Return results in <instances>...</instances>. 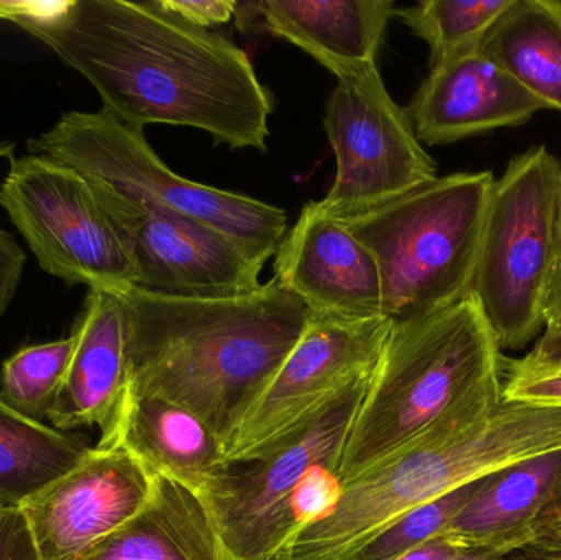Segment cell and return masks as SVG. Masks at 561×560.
I'll use <instances>...</instances> for the list:
<instances>
[{"label":"cell","mask_w":561,"mask_h":560,"mask_svg":"<svg viewBox=\"0 0 561 560\" xmlns=\"http://www.w3.org/2000/svg\"><path fill=\"white\" fill-rule=\"evenodd\" d=\"M0 19L45 43L127 124L184 125L232 150H268L275 101L247 53L157 0L0 2Z\"/></svg>","instance_id":"cell-1"},{"label":"cell","mask_w":561,"mask_h":560,"mask_svg":"<svg viewBox=\"0 0 561 560\" xmlns=\"http://www.w3.org/2000/svg\"><path fill=\"white\" fill-rule=\"evenodd\" d=\"M121 293L130 390L190 411L224 449L312 316L275 276L233 298H170L131 285Z\"/></svg>","instance_id":"cell-2"},{"label":"cell","mask_w":561,"mask_h":560,"mask_svg":"<svg viewBox=\"0 0 561 560\" xmlns=\"http://www.w3.org/2000/svg\"><path fill=\"white\" fill-rule=\"evenodd\" d=\"M506 357L473 296L392 324L346 439L342 483L404 453L432 431L503 401Z\"/></svg>","instance_id":"cell-3"},{"label":"cell","mask_w":561,"mask_h":560,"mask_svg":"<svg viewBox=\"0 0 561 560\" xmlns=\"http://www.w3.org/2000/svg\"><path fill=\"white\" fill-rule=\"evenodd\" d=\"M561 450V407L506 401L432 431L343 483L333 512L273 560H348L405 513L523 460Z\"/></svg>","instance_id":"cell-4"},{"label":"cell","mask_w":561,"mask_h":560,"mask_svg":"<svg viewBox=\"0 0 561 560\" xmlns=\"http://www.w3.org/2000/svg\"><path fill=\"white\" fill-rule=\"evenodd\" d=\"M491 171L437 176L339 219L378 263L382 316L392 324L434 315L470 295Z\"/></svg>","instance_id":"cell-5"},{"label":"cell","mask_w":561,"mask_h":560,"mask_svg":"<svg viewBox=\"0 0 561 560\" xmlns=\"http://www.w3.org/2000/svg\"><path fill=\"white\" fill-rule=\"evenodd\" d=\"M32 155L81 171L134 206L204 224L266 263L287 233L286 213L243 194L184 180L145 138V128L105 111L66 112L49 130L26 141Z\"/></svg>","instance_id":"cell-6"},{"label":"cell","mask_w":561,"mask_h":560,"mask_svg":"<svg viewBox=\"0 0 561 560\" xmlns=\"http://www.w3.org/2000/svg\"><path fill=\"white\" fill-rule=\"evenodd\" d=\"M561 161L543 145L517 155L494 181L470 295L501 351L543 334V309L559 268Z\"/></svg>","instance_id":"cell-7"},{"label":"cell","mask_w":561,"mask_h":560,"mask_svg":"<svg viewBox=\"0 0 561 560\" xmlns=\"http://www.w3.org/2000/svg\"><path fill=\"white\" fill-rule=\"evenodd\" d=\"M0 206L39 268L66 286L135 285L127 245L81 171L42 155L12 158L0 183Z\"/></svg>","instance_id":"cell-8"},{"label":"cell","mask_w":561,"mask_h":560,"mask_svg":"<svg viewBox=\"0 0 561 560\" xmlns=\"http://www.w3.org/2000/svg\"><path fill=\"white\" fill-rule=\"evenodd\" d=\"M392 322L312 315L268 387L226 446L229 466L255 462L296 439L340 395L369 380Z\"/></svg>","instance_id":"cell-9"},{"label":"cell","mask_w":561,"mask_h":560,"mask_svg":"<svg viewBox=\"0 0 561 560\" xmlns=\"http://www.w3.org/2000/svg\"><path fill=\"white\" fill-rule=\"evenodd\" d=\"M371 380V378H369ZM369 380L340 395L296 439L272 456L230 469L203 496L236 560H273L296 536L294 493L317 467L340 470Z\"/></svg>","instance_id":"cell-10"},{"label":"cell","mask_w":561,"mask_h":560,"mask_svg":"<svg viewBox=\"0 0 561 560\" xmlns=\"http://www.w3.org/2000/svg\"><path fill=\"white\" fill-rule=\"evenodd\" d=\"M323 127L336 157L335 181L319 201L330 216L368 209L437 178L408 108L389 95L376 66L339 81Z\"/></svg>","instance_id":"cell-11"},{"label":"cell","mask_w":561,"mask_h":560,"mask_svg":"<svg viewBox=\"0 0 561 560\" xmlns=\"http://www.w3.org/2000/svg\"><path fill=\"white\" fill-rule=\"evenodd\" d=\"M91 181L127 245L137 288L170 298L220 299L262 285L265 263L229 237L186 217L134 206Z\"/></svg>","instance_id":"cell-12"},{"label":"cell","mask_w":561,"mask_h":560,"mask_svg":"<svg viewBox=\"0 0 561 560\" xmlns=\"http://www.w3.org/2000/svg\"><path fill=\"white\" fill-rule=\"evenodd\" d=\"M157 477L124 447H92L22 506L42 560H82L153 499Z\"/></svg>","instance_id":"cell-13"},{"label":"cell","mask_w":561,"mask_h":560,"mask_svg":"<svg viewBox=\"0 0 561 560\" xmlns=\"http://www.w3.org/2000/svg\"><path fill=\"white\" fill-rule=\"evenodd\" d=\"M273 268L280 285L312 315L385 318L375 256L320 203L302 207L276 252Z\"/></svg>","instance_id":"cell-14"},{"label":"cell","mask_w":561,"mask_h":560,"mask_svg":"<svg viewBox=\"0 0 561 560\" xmlns=\"http://www.w3.org/2000/svg\"><path fill=\"white\" fill-rule=\"evenodd\" d=\"M542 108L474 45L432 65L408 112L419 141L435 147L519 127Z\"/></svg>","instance_id":"cell-15"},{"label":"cell","mask_w":561,"mask_h":560,"mask_svg":"<svg viewBox=\"0 0 561 560\" xmlns=\"http://www.w3.org/2000/svg\"><path fill=\"white\" fill-rule=\"evenodd\" d=\"M71 335L75 357L48 420L68 433L99 427L98 447H108L130 391V335L121 288H89Z\"/></svg>","instance_id":"cell-16"},{"label":"cell","mask_w":561,"mask_h":560,"mask_svg":"<svg viewBox=\"0 0 561 560\" xmlns=\"http://www.w3.org/2000/svg\"><path fill=\"white\" fill-rule=\"evenodd\" d=\"M391 0H253L237 5L243 32H263L309 53L339 81L376 66Z\"/></svg>","instance_id":"cell-17"},{"label":"cell","mask_w":561,"mask_h":560,"mask_svg":"<svg viewBox=\"0 0 561 560\" xmlns=\"http://www.w3.org/2000/svg\"><path fill=\"white\" fill-rule=\"evenodd\" d=\"M112 446L124 447L153 476L181 483L201 499L230 469L224 444L199 418L131 390Z\"/></svg>","instance_id":"cell-18"},{"label":"cell","mask_w":561,"mask_h":560,"mask_svg":"<svg viewBox=\"0 0 561 560\" xmlns=\"http://www.w3.org/2000/svg\"><path fill=\"white\" fill-rule=\"evenodd\" d=\"M154 477L144 512L82 560H236L206 502L181 483Z\"/></svg>","instance_id":"cell-19"},{"label":"cell","mask_w":561,"mask_h":560,"mask_svg":"<svg viewBox=\"0 0 561 560\" xmlns=\"http://www.w3.org/2000/svg\"><path fill=\"white\" fill-rule=\"evenodd\" d=\"M561 503V450L523 460L488 477L444 535L461 548H486L542 523Z\"/></svg>","instance_id":"cell-20"},{"label":"cell","mask_w":561,"mask_h":560,"mask_svg":"<svg viewBox=\"0 0 561 560\" xmlns=\"http://www.w3.org/2000/svg\"><path fill=\"white\" fill-rule=\"evenodd\" d=\"M480 46L543 108L561 111L560 0H511Z\"/></svg>","instance_id":"cell-21"},{"label":"cell","mask_w":561,"mask_h":560,"mask_svg":"<svg viewBox=\"0 0 561 560\" xmlns=\"http://www.w3.org/2000/svg\"><path fill=\"white\" fill-rule=\"evenodd\" d=\"M91 450L82 437L30 420L0 398V506L22 508Z\"/></svg>","instance_id":"cell-22"},{"label":"cell","mask_w":561,"mask_h":560,"mask_svg":"<svg viewBox=\"0 0 561 560\" xmlns=\"http://www.w3.org/2000/svg\"><path fill=\"white\" fill-rule=\"evenodd\" d=\"M75 338L28 345L0 370V398L30 420H48L75 357Z\"/></svg>","instance_id":"cell-23"},{"label":"cell","mask_w":561,"mask_h":560,"mask_svg":"<svg viewBox=\"0 0 561 560\" xmlns=\"http://www.w3.org/2000/svg\"><path fill=\"white\" fill-rule=\"evenodd\" d=\"M511 0H424L396 10V16L431 48V66L480 45Z\"/></svg>","instance_id":"cell-24"},{"label":"cell","mask_w":561,"mask_h":560,"mask_svg":"<svg viewBox=\"0 0 561 560\" xmlns=\"http://www.w3.org/2000/svg\"><path fill=\"white\" fill-rule=\"evenodd\" d=\"M486 480L488 477L468 483L448 495L405 513L348 560H394L404 552L438 538L444 535L455 516L483 489Z\"/></svg>","instance_id":"cell-25"},{"label":"cell","mask_w":561,"mask_h":560,"mask_svg":"<svg viewBox=\"0 0 561 560\" xmlns=\"http://www.w3.org/2000/svg\"><path fill=\"white\" fill-rule=\"evenodd\" d=\"M342 489L339 472L330 467H317L304 479L290 505L296 536L333 512L342 496Z\"/></svg>","instance_id":"cell-26"},{"label":"cell","mask_w":561,"mask_h":560,"mask_svg":"<svg viewBox=\"0 0 561 560\" xmlns=\"http://www.w3.org/2000/svg\"><path fill=\"white\" fill-rule=\"evenodd\" d=\"M503 398L520 403L561 407V367L519 368L506 358Z\"/></svg>","instance_id":"cell-27"},{"label":"cell","mask_w":561,"mask_h":560,"mask_svg":"<svg viewBox=\"0 0 561 560\" xmlns=\"http://www.w3.org/2000/svg\"><path fill=\"white\" fill-rule=\"evenodd\" d=\"M161 9L199 28L229 23L236 16V0H157Z\"/></svg>","instance_id":"cell-28"},{"label":"cell","mask_w":561,"mask_h":560,"mask_svg":"<svg viewBox=\"0 0 561 560\" xmlns=\"http://www.w3.org/2000/svg\"><path fill=\"white\" fill-rule=\"evenodd\" d=\"M0 560H42L22 508L0 512Z\"/></svg>","instance_id":"cell-29"},{"label":"cell","mask_w":561,"mask_h":560,"mask_svg":"<svg viewBox=\"0 0 561 560\" xmlns=\"http://www.w3.org/2000/svg\"><path fill=\"white\" fill-rule=\"evenodd\" d=\"M26 255L12 233L0 227V319L15 298L25 272Z\"/></svg>","instance_id":"cell-30"},{"label":"cell","mask_w":561,"mask_h":560,"mask_svg":"<svg viewBox=\"0 0 561 560\" xmlns=\"http://www.w3.org/2000/svg\"><path fill=\"white\" fill-rule=\"evenodd\" d=\"M542 528L543 522L537 523V525L520 529V532L514 533L494 545L486 546V548L474 549L457 560H503L513 552L539 541L542 538Z\"/></svg>","instance_id":"cell-31"},{"label":"cell","mask_w":561,"mask_h":560,"mask_svg":"<svg viewBox=\"0 0 561 560\" xmlns=\"http://www.w3.org/2000/svg\"><path fill=\"white\" fill-rule=\"evenodd\" d=\"M519 368H552L561 367V334H542L526 357L511 361Z\"/></svg>","instance_id":"cell-32"},{"label":"cell","mask_w":561,"mask_h":560,"mask_svg":"<svg viewBox=\"0 0 561 560\" xmlns=\"http://www.w3.org/2000/svg\"><path fill=\"white\" fill-rule=\"evenodd\" d=\"M474 551V549H473ZM468 549L461 548L454 539L438 536L411 551L404 552L394 560H457L468 555Z\"/></svg>","instance_id":"cell-33"},{"label":"cell","mask_w":561,"mask_h":560,"mask_svg":"<svg viewBox=\"0 0 561 560\" xmlns=\"http://www.w3.org/2000/svg\"><path fill=\"white\" fill-rule=\"evenodd\" d=\"M543 334H561V273L553 276L549 296H547L546 309H543Z\"/></svg>","instance_id":"cell-34"},{"label":"cell","mask_w":561,"mask_h":560,"mask_svg":"<svg viewBox=\"0 0 561 560\" xmlns=\"http://www.w3.org/2000/svg\"><path fill=\"white\" fill-rule=\"evenodd\" d=\"M537 542L561 552V503L543 519L542 538Z\"/></svg>","instance_id":"cell-35"},{"label":"cell","mask_w":561,"mask_h":560,"mask_svg":"<svg viewBox=\"0 0 561 560\" xmlns=\"http://www.w3.org/2000/svg\"><path fill=\"white\" fill-rule=\"evenodd\" d=\"M503 560H561V552L556 551L550 546L533 542L527 548L519 549V551L513 552Z\"/></svg>","instance_id":"cell-36"},{"label":"cell","mask_w":561,"mask_h":560,"mask_svg":"<svg viewBox=\"0 0 561 560\" xmlns=\"http://www.w3.org/2000/svg\"><path fill=\"white\" fill-rule=\"evenodd\" d=\"M557 240H559V268H557V273H561V180L559 190V203H557Z\"/></svg>","instance_id":"cell-37"},{"label":"cell","mask_w":561,"mask_h":560,"mask_svg":"<svg viewBox=\"0 0 561 560\" xmlns=\"http://www.w3.org/2000/svg\"><path fill=\"white\" fill-rule=\"evenodd\" d=\"M15 144L13 141H0V160H12L15 155Z\"/></svg>","instance_id":"cell-38"},{"label":"cell","mask_w":561,"mask_h":560,"mask_svg":"<svg viewBox=\"0 0 561 560\" xmlns=\"http://www.w3.org/2000/svg\"><path fill=\"white\" fill-rule=\"evenodd\" d=\"M2 510H3L2 506H0V512H2Z\"/></svg>","instance_id":"cell-39"}]
</instances>
